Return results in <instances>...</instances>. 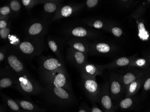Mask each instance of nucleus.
Instances as JSON below:
<instances>
[{"mask_svg": "<svg viewBox=\"0 0 150 112\" xmlns=\"http://www.w3.org/2000/svg\"><path fill=\"white\" fill-rule=\"evenodd\" d=\"M112 31L113 34L115 37H120L122 34V30L117 27H115L113 28Z\"/></svg>", "mask_w": 150, "mask_h": 112, "instance_id": "obj_32", "label": "nucleus"}, {"mask_svg": "<svg viewBox=\"0 0 150 112\" xmlns=\"http://www.w3.org/2000/svg\"><path fill=\"white\" fill-rule=\"evenodd\" d=\"M41 76L45 86L60 87L69 92L71 91L66 69H60L49 74L41 75Z\"/></svg>", "mask_w": 150, "mask_h": 112, "instance_id": "obj_3", "label": "nucleus"}, {"mask_svg": "<svg viewBox=\"0 0 150 112\" xmlns=\"http://www.w3.org/2000/svg\"><path fill=\"white\" fill-rule=\"evenodd\" d=\"M142 81L143 80L142 79H138L136 80L133 82L132 83H130V85H128L127 88V97L134 95L140 87Z\"/></svg>", "mask_w": 150, "mask_h": 112, "instance_id": "obj_16", "label": "nucleus"}, {"mask_svg": "<svg viewBox=\"0 0 150 112\" xmlns=\"http://www.w3.org/2000/svg\"><path fill=\"white\" fill-rule=\"evenodd\" d=\"M71 35L78 37H84L87 35V30L82 27H78L75 28L71 32Z\"/></svg>", "mask_w": 150, "mask_h": 112, "instance_id": "obj_21", "label": "nucleus"}, {"mask_svg": "<svg viewBox=\"0 0 150 112\" xmlns=\"http://www.w3.org/2000/svg\"><path fill=\"white\" fill-rule=\"evenodd\" d=\"M8 27V23L6 19H1L0 21V29H4Z\"/></svg>", "mask_w": 150, "mask_h": 112, "instance_id": "obj_38", "label": "nucleus"}, {"mask_svg": "<svg viewBox=\"0 0 150 112\" xmlns=\"http://www.w3.org/2000/svg\"><path fill=\"white\" fill-rule=\"evenodd\" d=\"M103 26V23L100 20H96L93 23V27L97 29H101Z\"/></svg>", "mask_w": 150, "mask_h": 112, "instance_id": "obj_35", "label": "nucleus"}, {"mask_svg": "<svg viewBox=\"0 0 150 112\" xmlns=\"http://www.w3.org/2000/svg\"><path fill=\"white\" fill-rule=\"evenodd\" d=\"M144 90L146 91L150 90V77L146 79L144 85Z\"/></svg>", "mask_w": 150, "mask_h": 112, "instance_id": "obj_36", "label": "nucleus"}, {"mask_svg": "<svg viewBox=\"0 0 150 112\" xmlns=\"http://www.w3.org/2000/svg\"><path fill=\"white\" fill-rule=\"evenodd\" d=\"M70 59L72 60L75 64L81 68L86 63V55L84 53L78 51H73L72 55H69Z\"/></svg>", "mask_w": 150, "mask_h": 112, "instance_id": "obj_14", "label": "nucleus"}, {"mask_svg": "<svg viewBox=\"0 0 150 112\" xmlns=\"http://www.w3.org/2000/svg\"><path fill=\"white\" fill-rule=\"evenodd\" d=\"M80 69L82 76L88 78L95 79V77L98 75H102V67L91 64L86 63Z\"/></svg>", "mask_w": 150, "mask_h": 112, "instance_id": "obj_11", "label": "nucleus"}, {"mask_svg": "<svg viewBox=\"0 0 150 112\" xmlns=\"http://www.w3.org/2000/svg\"><path fill=\"white\" fill-rule=\"evenodd\" d=\"M98 2V0H87L86 2V4L89 8H93L97 5Z\"/></svg>", "mask_w": 150, "mask_h": 112, "instance_id": "obj_33", "label": "nucleus"}, {"mask_svg": "<svg viewBox=\"0 0 150 112\" xmlns=\"http://www.w3.org/2000/svg\"><path fill=\"white\" fill-rule=\"evenodd\" d=\"M40 1H33V0H22V3L24 7L28 9H30L38 3L42 2Z\"/></svg>", "mask_w": 150, "mask_h": 112, "instance_id": "obj_25", "label": "nucleus"}, {"mask_svg": "<svg viewBox=\"0 0 150 112\" xmlns=\"http://www.w3.org/2000/svg\"><path fill=\"white\" fill-rule=\"evenodd\" d=\"M17 102L23 112H45V110L34 103L33 102L24 99H16Z\"/></svg>", "mask_w": 150, "mask_h": 112, "instance_id": "obj_12", "label": "nucleus"}, {"mask_svg": "<svg viewBox=\"0 0 150 112\" xmlns=\"http://www.w3.org/2000/svg\"><path fill=\"white\" fill-rule=\"evenodd\" d=\"M5 50H1L0 51V62L1 63L2 62V61L5 60V58H6V55H5Z\"/></svg>", "mask_w": 150, "mask_h": 112, "instance_id": "obj_39", "label": "nucleus"}, {"mask_svg": "<svg viewBox=\"0 0 150 112\" xmlns=\"http://www.w3.org/2000/svg\"><path fill=\"white\" fill-rule=\"evenodd\" d=\"M46 27V23L44 22L33 23L27 28L26 33L29 37L39 38L44 34Z\"/></svg>", "mask_w": 150, "mask_h": 112, "instance_id": "obj_9", "label": "nucleus"}, {"mask_svg": "<svg viewBox=\"0 0 150 112\" xmlns=\"http://www.w3.org/2000/svg\"><path fill=\"white\" fill-rule=\"evenodd\" d=\"M42 93L49 102L60 107L71 104L73 98L69 92L64 88L51 86H45Z\"/></svg>", "mask_w": 150, "mask_h": 112, "instance_id": "obj_1", "label": "nucleus"}, {"mask_svg": "<svg viewBox=\"0 0 150 112\" xmlns=\"http://www.w3.org/2000/svg\"><path fill=\"white\" fill-rule=\"evenodd\" d=\"M133 101L131 98L127 97L122 100L120 103L119 107L121 109H128L132 106Z\"/></svg>", "mask_w": 150, "mask_h": 112, "instance_id": "obj_23", "label": "nucleus"}, {"mask_svg": "<svg viewBox=\"0 0 150 112\" xmlns=\"http://www.w3.org/2000/svg\"><path fill=\"white\" fill-rule=\"evenodd\" d=\"M87 95L92 102H99L100 91L96 79L82 76Z\"/></svg>", "mask_w": 150, "mask_h": 112, "instance_id": "obj_6", "label": "nucleus"}, {"mask_svg": "<svg viewBox=\"0 0 150 112\" xmlns=\"http://www.w3.org/2000/svg\"><path fill=\"white\" fill-rule=\"evenodd\" d=\"M95 48L98 52L103 54L108 53L110 50V47L108 44L103 43L98 44L95 46Z\"/></svg>", "mask_w": 150, "mask_h": 112, "instance_id": "obj_24", "label": "nucleus"}, {"mask_svg": "<svg viewBox=\"0 0 150 112\" xmlns=\"http://www.w3.org/2000/svg\"><path fill=\"white\" fill-rule=\"evenodd\" d=\"M18 75L9 66L1 69L0 88L15 87Z\"/></svg>", "mask_w": 150, "mask_h": 112, "instance_id": "obj_7", "label": "nucleus"}, {"mask_svg": "<svg viewBox=\"0 0 150 112\" xmlns=\"http://www.w3.org/2000/svg\"><path fill=\"white\" fill-rule=\"evenodd\" d=\"M39 66L41 75L49 74L60 69H65L63 61L50 57L40 58Z\"/></svg>", "mask_w": 150, "mask_h": 112, "instance_id": "obj_5", "label": "nucleus"}, {"mask_svg": "<svg viewBox=\"0 0 150 112\" xmlns=\"http://www.w3.org/2000/svg\"><path fill=\"white\" fill-rule=\"evenodd\" d=\"M107 87L100 92L99 102L105 112H115L111 97L109 96Z\"/></svg>", "mask_w": 150, "mask_h": 112, "instance_id": "obj_10", "label": "nucleus"}, {"mask_svg": "<svg viewBox=\"0 0 150 112\" xmlns=\"http://www.w3.org/2000/svg\"><path fill=\"white\" fill-rule=\"evenodd\" d=\"M73 49L76 51L82 52L83 53H86V48L83 43L81 42H75L72 44Z\"/></svg>", "mask_w": 150, "mask_h": 112, "instance_id": "obj_27", "label": "nucleus"}, {"mask_svg": "<svg viewBox=\"0 0 150 112\" xmlns=\"http://www.w3.org/2000/svg\"><path fill=\"white\" fill-rule=\"evenodd\" d=\"M139 36L142 40H146L149 37V34L146 30L144 24L142 22H140L138 24Z\"/></svg>", "mask_w": 150, "mask_h": 112, "instance_id": "obj_22", "label": "nucleus"}, {"mask_svg": "<svg viewBox=\"0 0 150 112\" xmlns=\"http://www.w3.org/2000/svg\"><path fill=\"white\" fill-rule=\"evenodd\" d=\"M10 28H5L4 29H0V36L3 39H6L8 38L10 33Z\"/></svg>", "mask_w": 150, "mask_h": 112, "instance_id": "obj_31", "label": "nucleus"}, {"mask_svg": "<svg viewBox=\"0 0 150 112\" xmlns=\"http://www.w3.org/2000/svg\"><path fill=\"white\" fill-rule=\"evenodd\" d=\"M11 9L9 6H5L0 8L1 16L6 17L8 16L11 13Z\"/></svg>", "mask_w": 150, "mask_h": 112, "instance_id": "obj_30", "label": "nucleus"}, {"mask_svg": "<svg viewBox=\"0 0 150 112\" xmlns=\"http://www.w3.org/2000/svg\"><path fill=\"white\" fill-rule=\"evenodd\" d=\"M1 99L4 104H6L11 112H23L18 104L15 100L4 94H1Z\"/></svg>", "mask_w": 150, "mask_h": 112, "instance_id": "obj_13", "label": "nucleus"}, {"mask_svg": "<svg viewBox=\"0 0 150 112\" xmlns=\"http://www.w3.org/2000/svg\"><path fill=\"white\" fill-rule=\"evenodd\" d=\"M73 11L72 7L68 5L64 6L61 9L59 7L54 17L53 18V20L58 19L61 18L68 17L71 15Z\"/></svg>", "mask_w": 150, "mask_h": 112, "instance_id": "obj_15", "label": "nucleus"}, {"mask_svg": "<svg viewBox=\"0 0 150 112\" xmlns=\"http://www.w3.org/2000/svg\"><path fill=\"white\" fill-rule=\"evenodd\" d=\"M60 5L58 1L44 2V11L46 13H53L57 12Z\"/></svg>", "mask_w": 150, "mask_h": 112, "instance_id": "obj_17", "label": "nucleus"}, {"mask_svg": "<svg viewBox=\"0 0 150 112\" xmlns=\"http://www.w3.org/2000/svg\"><path fill=\"white\" fill-rule=\"evenodd\" d=\"M43 41L38 38H33L32 39L25 40L19 44L20 52L26 57L32 58L38 56L44 49Z\"/></svg>", "mask_w": 150, "mask_h": 112, "instance_id": "obj_4", "label": "nucleus"}, {"mask_svg": "<svg viewBox=\"0 0 150 112\" xmlns=\"http://www.w3.org/2000/svg\"><path fill=\"white\" fill-rule=\"evenodd\" d=\"M78 112H89V108L86 104L81 105L79 108Z\"/></svg>", "mask_w": 150, "mask_h": 112, "instance_id": "obj_37", "label": "nucleus"}, {"mask_svg": "<svg viewBox=\"0 0 150 112\" xmlns=\"http://www.w3.org/2000/svg\"><path fill=\"white\" fill-rule=\"evenodd\" d=\"M6 59L8 66L18 76L28 73L24 63L15 54H8Z\"/></svg>", "mask_w": 150, "mask_h": 112, "instance_id": "obj_8", "label": "nucleus"}, {"mask_svg": "<svg viewBox=\"0 0 150 112\" xmlns=\"http://www.w3.org/2000/svg\"><path fill=\"white\" fill-rule=\"evenodd\" d=\"M148 64L147 60L144 58H139L136 60L132 63L133 66H138L139 67H144L146 66Z\"/></svg>", "mask_w": 150, "mask_h": 112, "instance_id": "obj_28", "label": "nucleus"}, {"mask_svg": "<svg viewBox=\"0 0 150 112\" xmlns=\"http://www.w3.org/2000/svg\"><path fill=\"white\" fill-rule=\"evenodd\" d=\"M121 91L122 86L118 80H112L110 86V92L112 96L113 97L118 96L121 93Z\"/></svg>", "mask_w": 150, "mask_h": 112, "instance_id": "obj_19", "label": "nucleus"}, {"mask_svg": "<svg viewBox=\"0 0 150 112\" xmlns=\"http://www.w3.org/2000/svg\"><path fill=\"white\" fill-rule=\"evenodd\" d=\"M0 112H7V106L6 104H3V105L0 106Z\"/></svg>", "mask_w": 150, "mask_h": 112, "instance_id": "obj_40", "label": "nucleus"}, {"mask_svg": "<svg viewBox=\"0 0 150 112\" xmlns=\"http://www.w3.org/2000/svg\"><path fill=\"white\" fill-rule=\"evenodd\" d=\"M139 77L138 75L132 72H128L122 77V82L125 86L127 87L133 82L138 80Z\"/></svg>", "mask_w": 150, "mask_h": 112, "instance_id": "obj_20", "label": "nucleus"}, {"mask_svg": "<svg viewBox=\"0 0 150 112\" xmlns=\"http://www.w3.org/2000/svg\"><path fill=\"white\" fill-rule=\"evenodd\" d=\"M89 112H105L104 111L101 110L97 106L95 103L93 104L91 108H89Z\"/></svg>", "mask_w": 150, "mask_h": 112, "instance_id": "obj_34", "label": "nucleus"}, {"mask_svg": "<svg viewBox=\"0 0 150 112\" xmlns=\"http://www.w3.org/2000/svg\"><path fill=\"white\" fill-rule=\"evenodd\" d=\"M14 88L26 96L38 95L44 91V88L29 73L18 76Z\"/></svg>", "mask_w": 150, "mask_h": 112, "instance_id": "obj_2", "label": "nucleus"}, {"mask_svg": "<svg viewBox=\"0 0 150 112\" xmlns=\"http://www.w3.org/2000/svg\"><path fill=\"white\" fill-rule=\"evenodd\" d=\"M130 63V60L127 58H121L118 59L115 62V65L118 66H125Z\"/></svg>", "mask_w": 150, "mask_h": 112, "instance_id": "obj_29", "label": "nucleus"}, {"mask_svg": "<svg viewBox=\"0 0 150 112\" xmlns=\"http://www.w3.org/2000/svg\"><path fill=\"white\" fill-rule=\"evenodd\" d=\"M48 45L51 51L57 56L58 59L63 61V56L60 52V48L59 47V44L56 41H55L54 39H48Z\"/></svg>", "mask_w": 150, "mask_h": 112, "instance_id": "obj_18", "label": "nucleus"}, {"mask_svg": "<svg viewBox=\"0 0 150 112\" xmlns=\"http://www.w3.org/2000/svg\"><path fill=\"white\" fill-rule=\"evenodd\" d=\"M21 4L18 1L13 0L10 3V7L11 10L14 12L17 13L21 9Z\"/></svg>", "mask_w": 150, "mask_h": 112, "instance_id": "obj_26", "label": "nucleus"}]
</instances>
